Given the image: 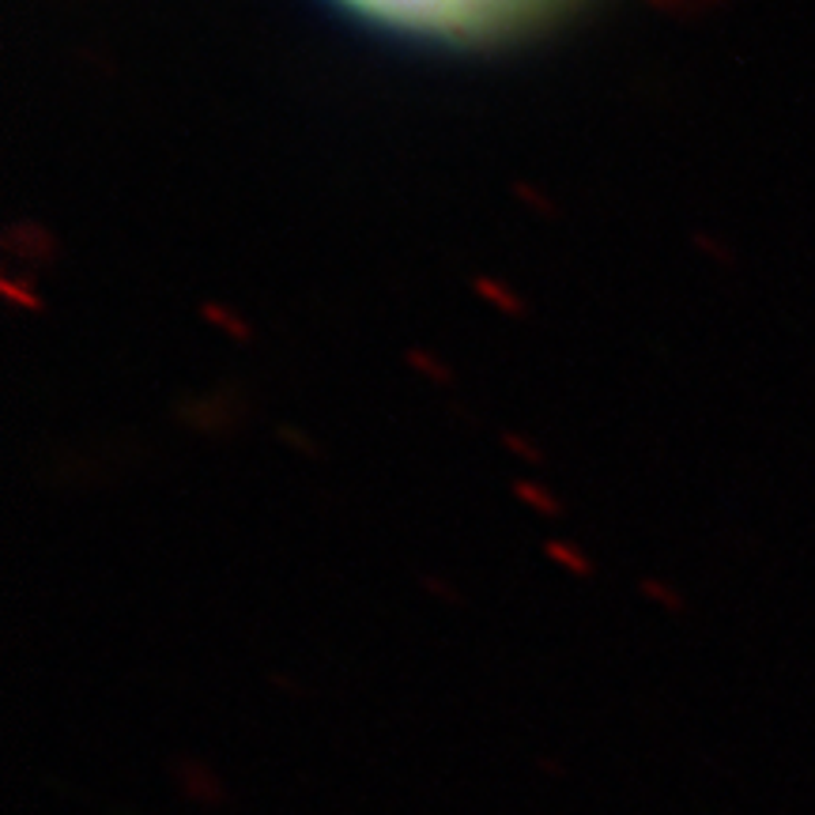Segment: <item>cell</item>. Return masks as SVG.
Masks as SVG:
<instances>
[{"label": "cell", "instance_id": "1", "mask_svg": "<svg viewBox=\"0 0 815 815\" xmlns=\"http://www.w3.org/2000/svg\"><path fill=\"white\" fill-rule=\"evenodd\" d=\"M389 34L443 46H487L548 23L570 0H332Z\"/></svg>", "mask_w": 815, "mask_h": 815}, {"label": "cell", "instance_id": "2", "mask_svg": "<svg viewBox=\"0 0 815 815\" xmlns=\"http://www.w3.org/2000/svg\"><path fill=\"white\" fill-rule=\"evenodd\" d=\"M178 778L186 797H193L200 804H223V782L212 774V766L200 759H181L178 763Z\"/></svg>", "mask_w": 815, "mask_h": 815}]
</instances>
